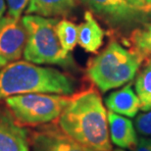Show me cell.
Masks as SVG:
<instances>
[{"label":"cell","mask_w":151,"mask_h":151,"mask_svg":"<svg viewBox=\"0 0 151 151\" xmlns=\"http://www.w3.org/2000/svg\"><path fill=\"white\" fill-rule=\"evenodd\" d=\"M59 119V128L90 151H111L107 111L97 90L72 96Z\"/></svg>","instance_id":"cell-1"},{"label":"cell","mask_w":151,"mask_h":151,"mask_svg":"<svg viewBox=\"0 0 151 151\" xmlns=\"http://www.w3.org/2000/svg\"><path fill=\"white\" fill-rule=\"evenodd\" d=\"M75 90L74 78L51 67L15 61L0 69V99L27 93L71 95Z\"/></svg>","instance_id":"cell-2"},{"label":"cell","mask_w":151,"mask_h":151,"mask_svg":"<svg viewBox=\"0 0 151 151\" xmlns=\"http://www.w3.org/2000/svg\"><path fill=\"white\" fill-rule=\"evenodd\" d=\"M143 58L119 42L111 41L103 51L88 61L86 75L101 92L129 83L137 75Z\"/></svg>","instance_id":"cell-3"},{"label":"cell","mask_w":151,"mask_h":151,"mask_svg":"<svg viewBox=\"0 0 151 151\" xmlns=\"http://www.w3.org/2000/svg\"><path fill=\"white\" fill-rule=\"evenodd\" d=\"M21 21L27 32L23 53L27 61L37 65H56L68 69L75 67L71 52L62 47L57 37L58 19L26 15Z\"/></svg>","instance_id":"cell-4"},{"label":"cell","mask_w":151,"mask_h":151,"mask_svg":"<svg viewBox=\"0 0 151 151\" xmlns=\"http://www.w3.org/2000/svg\"><path fill=\"white\" fill-rule=\"evenodd\" d=\"M71 97L55 93H27L6 98V105L21 125L37 126L58 119Z\"/></svg>","instance_id":"cell-5"},{"label":"cell","mask_w":151,"mask_h":151,"mask_svg":"<svg viewBox=\"0 0 151 151\" xmlns=\"http://www.w3.org/2000/svg\"><path fill=\"white\" fill-rule=\"evenodd\" d=\"M27 32L22 21L0 18V68L18 61L24 53Z\"/></svg>","instance_id":"cell-6"},{"label":"cell","mask_w":151,"mask_h":151,"mask_svg":"<svg viewBox=\"0 0 151 151\" xmlns=\"http://www.w3.org/2000/svg\"><path fill=\"white\" fill-rule=\"evenodd\" d=\"M93 13L113 26L126 25L137 19L143 11L127 0H80Z\"/></svg>","instance_id":"cell-7"},{"label":"cell","mask_w":151,"mask_h":151,"mask_svg":"<svg viewBox=\"0 0 151 151\" xmlns=\"http://www.w3.org/2000/svg\"><path fill=\"white\" fill-rule=\"evenodd\" d=\"M29 132L8 110L0 109V151H29Z\"/></svg>","instance_id":"cell-8"},{"label":"cell","mask_w":151,"mask_h":151,"mask_svg":"<svg viewBox=\"0 0 151 151\" xmlns=\"http://www.w3.org/2000/svg\"><path fill=\"white\" fill-rule=\"evenodd\" d=\"M31 141L32 151H90L60 128L38 131L32 137Z\"/></svg>","instance_id":"cell-9"},{"label":"cell","mask_w":151,"mask_h":151,"mask_svg":"<svg viewBox=\"0 0 151 151\" xmlns=\"http://www.w3.org/2000/svg\"><path fill=\"white\" fill-rule=\"evenodd\" d=\"M109 137L112 143L121 148L132 150L137 143L134 126L129 119L114 112H107Z\"/></svg>","instance_id":"cell-10"},{"label":"cell","mask_w":151,"mask_h":151,"mask_svg":"<svg viewBox=\"0 0 151 151\" xmlns=\"http://www.w3.org/2000/svg\"><path fill=\"white\" fill-rule=\"evenodd\" d=\"M105 105L111 112L129 118H134L140 110V102L134 91L132 83L116 90L105 98Z\"/></svg>","instance_id":"cell-11"},{"label":"cell","mask_w":151,"mask_h":151,"mask_svg":"<svg viewBox=\"0 0 151 151\" xmlns=\"http://www.w3.org/2000/svg\"><path fill=\"white\" fill-rule=\"evenodd\" d=\"M105 32L90 11H86L83 22L78 26V43L84 51L97 52L102 46Z\"/></svg>","instance_id":"cell-12"},{"label":"cell","mask_w":151,"mask_h":151,"mask_svg":"<svg viewBox=\"0 0 151 151\" xmlns=\"http://www.w3.org/2000/svg\"><path fill=\"white\" fill-rule=\"evenodd\" d=\"M76 8L75 0H29L27 15L50 18L68 16Z\"/></svg>","instance_id":"cell-13"},{"label":"cell","mask_w":151,"mask_h":151,"mask_svg":"<svg viewBox=\"0 0 151 151\" xmlns=\"http://www.w3.org/2000/svg\"><path fill=\"white\" fill-rule=\"evenodd\" d=\"M135 93L140 102V110L143 112L151 110V57L135 78Z\"/></svg>","instance_id":"cell-14"},{"label":"cell","mask_w":151,"mask_h":151,"mask_svg":"<svg viewBox=\"0 0 151 151\" xmlns=\"http://www.w3.org/2000/svg\"><path fill=\"white\" fill-rule=\"evenodd\" d=\"M56 34L62 47L71 52L78 43V26L69 20H58L56 24Z\"/></svg>","instance_id":"cell-15"},{"label":"cell","mask_w":151,"mask_h":151,"mask_svg":"<svg viewBox=\"0 0 151 151\" xmlns=\"http://www.w3.org/2000/svg\"><path fill=\"white\" fill-rule=\"evenodd\" d=\"M131 41L135 52L144 58L151 57V24L137 29L131 35Z\"/></svg>","instance_id":"cell-16"},{"label":"cell","mask_w":151,"mask_h":151,"mask_svg":"<svg viewBox=\"0 0 151 151\" xmlns=\"http://www.w3.org/2000/svg\"><path fill=\"white\" fill-rule=\"evenodd\" d=\"M134 129L141 137H151V110L137 115L134 121Z\"/></svg>","instance_id":"cell-17"},{"label":"cell","mask_w":151,"mask_h":151,"mask_svg":"<svg viewBox=\"0 0 151 151\" xmlns=\"http://www.w3.org/2000/svg\"><path fill=\"white\" fill-rule=\"evenodd\" d=\"M29 0H5L8 16L16 20H21V15L28 6Z\"/></svg>","instance_id":"cell-18"},{"label":"cell","mask_w":151,"mask_h":151,"mask_svg":"<svg viewBox=\"0 0 151 151\" xmlns=\"http://www.w3.org/2000/svg\"><path fill=\"white\" fill-rule=\"evenodd\" d=\"M131 151H151V137L138 138L137 143Z\"/></svg>","instance_id":"cell-19"},{"label":"cell","mask_w":151,"mask_h":151,"mask_svg":"<svg viewBox=\"0 0 151 151\" xmlns=\"http://www.w3.org/2000/svg\"><path fill=\"white\" fill-rule=\"evenodd\" d=\"M129 3H131L132 6H134L135 8L139 9L141 11H146L147 10V4L145 0H127Z\"/></svg>","instance_id":"cell-20"},{"label":"cell","mask_w":151,"mask_h":151,"mask_svg":"<svg viewBox=\"0 0 151 151\" xmlns=\"http://www.w3.org/2000/svg\"><path fill=\"white\" fill-rule=\"evenodd\" d=\"M6 11V4H5V0H0V18L3 17Z\"/></svg>","instance_id":"cell-21"},{"label":"cell","mask_w":151,"mask_h":151,"mask_svg":"<svg viewBox=\"0 0 151 151\" xmlns=\"http://www.w3.org/2000/svg\"><path fill=\"white\" fill-rule=\"evenodd\" d=\"M111 151H125V150H124V148H121V147H118V148L112 149Z\"/></svg>","instance_id":"cell-22"},{"label":"cell","mask_w":151,"mask_h":151,"mask_svg":"<svg viewBox=\"0 0 151 151\" xmlns=\"http://www.w3.org/2000/svg\"><path fill=\"white\" fill-rule=\"evenodd\" d=\"M145 1H146V4H147V10H148L149 6L151 5V0H145Z\"/></svg>","instance_id":"cell-23"},{"label":"cell","mask_w":151,"mask_h":151,"mask_svg":"<svg viewBox=\"0 0 151 151\" xmlns=\"http://www.w3.org/2000/svg\"><path fill=\"white\" fill-rule=\"evenodd\" d=\"M148 9H151V5L149 6V8H148Z\"/></svg>","instance_id":"cell-24"}]
</instances>
